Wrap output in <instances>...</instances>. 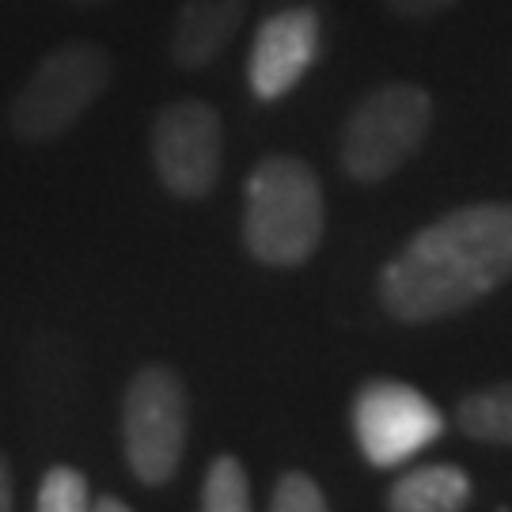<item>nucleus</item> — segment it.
I'll return each instance as SVG.
<instances>
[{
    "label": "nucleus",
    "instance_id": "obj_15",
    "mask_svg": "<svg viewBox=\"0 0 512 512\" xmlns=\"http://www.w3.org/2000/svg\"><path fill=\"white\" fill-rule=\"evenodd\" d=\"M391 4V12H399L403 19H429V16H440L444 8H452L456 0H387Z\"/></svg>",
    "mask_w": 512,
    "mask_h": 512
},
{
    "label": "nucleus",
    "instance_id": "obj_11",
    "mask_svg": "<svg viewBox=\"0 0 512 512\" xmlns=\"http://www.w3.org/2000/svg\"><path fill=\"white\" fill-rule=\"evenodd\" d=\"M456 425L486 444H512V384H497L467 395L456 410Z\"/></svg>",
    "mask_w": 512,
    "mask_h": 512
},
{
    "label": "nucleus",
    "instance_id": "obj_12",
    "mask_svg": "<svg viewBox=\"0 0 512 512\" xmlns=\"http://www.w3.org/2000/svg\"><path fill=\"white\" fill-rule=\"evenodd\" d=\"M202 512H251V482L236 456H217L205 471Z\"/></svg>",
    "mask_w": 512,
    "mask_h": 512
},
{
    "label": "nucleus",
    "instance_id": "obj_16",
    "mask_svg": "<svg viewBox=\"0 0 512 512\" xmlns=\"http://www.w3.org/2000/svg\"><path fill=\"white\" fill-rule=\"evenodd\" d=\"M0 512H16V486H12V463L0 456Z\"/></svg>",
    "mask_w": 512,
    "mask_h": 512
},
{
    "label": "nucleus",
    "instance_id": "obj_18",
    "mask_svg": "<svg viewBox=\"0 0 512 512\" xmlns=\"http://www.w3.org/2000/svg\"><path fill=\"white\" fill-rule=\"evenodd\" d=\"M84 4H95V0H84Z\"/></svg>",
    "mask_w": 512,
    "mask_h": 512
},
{
    "label": "nucleus",
    "instance_id": "obj_13",
    "mask_svg": "<svg viewBox=\"0 0 512 512\" xmlns=\"http://www.w3.org/2000/svg\"><path fill=\"white\" fill-rule=\"evenodd\" d=\"M92 497H88V478L80 475L76 467L57 463L42 475L38 486V505L35 512H88Z\"/></svg>",
    "mask_w": 512,
    "mask_h": 512
},
{
    "label": "nucleus",
    "instance_id": "obj_10",
    "mask_svg": "<svg viewBox=\"0 0 512 512\" xmlns=\"http://www.w3.org/2000/svg\"><path fill=\"white\" fill-rule=\"evenodd\" d=\"M471 475L456 463L414 467L387 490V512H463L471 505Z\"/></svg>",
    "mask_w": 512,
    "mask_h": 512
},
{
    "label": "nucleus",
    "instance_id": "obj_5",
    "mask_svg": "<svg viewBox=\"0 0 512 512\" xmlns=\"http://www.w3.org/2000/svg\"><path fill=\"white\" fill-rule=\"evenodd\" d=\"M190 399L183 376L171 365L133 372L122 395V448L129 471L145 486H167L183 463Z\"/></svg>",
    "mask_w": 512,
    "mask_h": 512
},
{
    "label": "nucleus",
    "instance_id": "obj_1",
    "mask_svg": "<svg viewBox=\"0 0 512 512\" xmlns=\"http://www.w3.org/2000/svg\"><path fill=\"white\" fill-rule=\"evenodd\" d=\"M512 277V205L452 209L406 243L380 274V304L399 323L467 311Z\"/></svg>",
    "mask_w": 512,
    "mask_h": 512
},
{
    "label": "nucleus",
    "instance_id": "obj_9",
    "mask_svg": "<svg viewBox=\"0 0 512 512\" xmlns=\"http://www.w3.org/2000/svg\"><path fill=\"white\" fill-rule=\"evenodd\" d=\"M243 16L247 0H183L171 31V61L186 73L213 65L232 46Z\"/></svg>",
    "mask_w": 512,
    "mask_h": 512
},
{
    "label": "nucleus",
    "instance_id": "obj_8",
    "mask_svg": "<svg viewBox=\"0 0 512 512\" xmlns=\"http://www.w3.org/2000/svg\"><path fill=\"white\" fill-rule=\"evenodd\" d=\"M323 50V19L315 8H285L262 19L247 57V84L258 103H277L308 76Z\"/></svg>",
    "mask_w": 512,
    "mask_h": 512
},
{
    "label": "nucleus",
    "instance_id": "obj_3",
    "mask_svg": "<svg viewBox=\"0 0 512 512\" xmlns=\"http://www.w3.org/2000/svg\"><path fill=\"white\" fill-rule=\"evenodd\" d=\"M114 76V57L99 42H65L35 65L23 80L12 107L8 126L27 145L57 141L95 107Z\"/></svg>",
    "mask_w": 512,
    "mask_h": 512
},
{
    "label": "nucleus",
    "instance_id": "obj_14",
    "mask_svg": "<svg viewBox=\"0 0 512 512\" xmlns=\"http://www.w3.org/2000/svg\"><path fill=\"white\" fill-rule=\"evenodd\" d=\"M270 512H327V497L319 490V482L304 471L281 475L270 501Z\"/></svg>",
    "mask_w": 512,
    "mask_h": 512
},
{
    "label": "nucleus",
    "instance_id": "obj_7",
    "mask_svg": "<svg viewBox=\"0 0 512 512\" xmlns=\"http://www.w3.org/2000/svg\"><path fill=\"white\" fill-rule=\"evenodd\" d=\"M353 433L372 467H399L444 433V414L418 387L372 380L353 399Z\"/></svg>",
    "mask_w": 512,
    "mask_h": 512
},
{
    "label": "nucleus",
    "instance_id": "obj_17",
    "mask_svg": "<svg viewBox=\"0 0 512 512\" xmlns=\"http://www.w3.org/2000/svg\"><path fill=\"white\" fill-rule=\"evenodd\" d=\"M88 512H133V509H129L126 501H118V497L103 494V497H99V501H95V505H92V509H88Z\"/></svg>",
    "mask_w": 512,
    "mask_h": 512
},
{
    "label": "nucleus",
    "instance_id": "obj_2",
    "mask_svg": "<svg viewBox=\"0 0 512 512\" xmlns=\"http://www.w3.org/2000/svg\"><path fill=\"white\" fill-rule=\"evenodd\" d=\"M327 205L319 175L296 156H266L243 190V243L262 266H300L323 243Z\"/></svg>",
    "mask_w": 512,
    "mask_h": 512
},
{
    "label": "nucleus",
    "instance_id": "obj_6",
    "mask_svg": "<svg viewBox=\"0 0 512 512\" xmlns=\"http://www.w3.org/2000/svg\"><path fill=\"white\" fill-rule=\"evenodd\" d=\"M152 167L167 194L198 202L213 194L224 167V122L202 99H175L152 118Z\"/></svg>",
    "mask_w": 512,
    "mask_h": 512
},
{
    "label": "nucleus",
    "instance_id": "obj_4",
    "mask_svg": "<svg viewBox=\"0 0 512 512\" xmlns=\"http://www.w3.org/2000/svg\"><path fill=\"white\" fill-rule=\"evenodd\" d=\"M433 122V99L418 84H380L349 110L342 167L353 183H384L414 156Z\"/></svg>",
    "mask_w": 512,
    "mask_h": 512
}]
</instances>
